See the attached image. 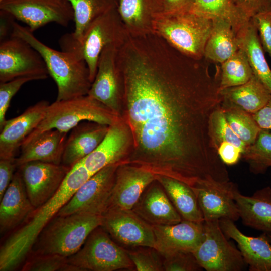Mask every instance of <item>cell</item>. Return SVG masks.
Segmentation results:
<instances>
[{
  "mask_svg": "<svg viewBox=\"0 0 271 271\" xmlns=\"http://www.w3.org/2000/svg\"><path fill=\"white\" fill-rule=\"evenodd\" d=\"M126 251L137 270H164L163 257L154 248L139 246Z\"/></svg>",
  "mask_w": 271,
  "mask_h": 271,
  "instance_id": "obj_39",
  "label": "cell"
},
{
  "mask_svg": "<svg viewBox=\"0 0 271 271\" xmlns=\"http://www.w3.org/2000/svg\"><path fill=\"white\" fill-rule=\"evenodd\" d=\"M22 271H81L68 262V257L58 254L30 253L23 262Z\"/></svg>",
  "mask_w": 271,
  "mask_h": 271,
  "instance_id": "obj_38",
  "label": "cell"
},
{
  "mask_svg": "<svg viewBox=\"0 0 271 271\" xmlns=\"http://www.w3.org/2000/svg\"><path fill=\"white\" fill-rule=\"evenodd\" d=\"M117 9L129 35L154 32L157 18L166 12L165 0H117Z\"/></svg>",
  "mask_w": 271,
  "mask_h": 271,
  "instance_id": "obj_24",
  "label": "cell"
},
{
  "mask_svg": "<svg viewBox=\"0 0 271 271\" xmlns=\"http://www.w3.org/2000/svg\"><path fill=\"white\" fill-rule=\"evenodd\" d=\"M210 36L206 42L204 58L207 62L222 63L238 49L236 33L231 23L223 18L212 19Z\"/></svg>",
  "mask_w": 271,
  "mask_h": 271,
  "instance_id": "obj_31",
  "label": "cell"
},
{
  "mask_svg": "<svg viewBox=\"0 0 271 271\" xmlns=\"http://www.w3.org/2000/svg\"><path fill=\"white\" fill-rule=\"evenodd\" d=\"M128 36L116 6L95 19L79 40L69 34L63 36L60 43L62 49L74 50L82 56L87 65L92 83L103 49L110 45L120 48Z\"/></svg>",
  "mask_w": 271,
  "mask_h": 271,
  "instance_id": "obj_6",
  "label": "cell"
},
{
  "mask_svg": "<svg viewBox=\"0 0 271 271\" xmlns=\"http://www.w3.org/2000/svg\"><path fill=\"white\" fill-rule=\"evenodd\" d=\"M204 222L183 220L172 225H152L155 249L162 257L178 251L193 252L203 240Z\"/></svg>",
  "mask_w": 271,
  "mask_h": 271,
  "instance_id": "obj_18",
  "label": "cell"
},
{
  "mask_svg": "<svg viewBox=\"0 0 271 271\" xmlns=\"http://www.w3.org/2000/svg\"><path fill=\"white\" fill-rule=\"evenodd\" d=\"M221 107L227 122L235 133L247 145L253 144L261 128L252 114L225 101H221Z\"/></svg>",
  "mask_w": 271,
  "mask_h": 271,
  "instance_id": "obj_34",
  "label": "cell"
},
{
  "mask_svg": "<svg viewBox=\"0 0 271 271\" xmlns=\"http://www.w3.org/2000/svg\"><path fill=\"white\" fill-rule=\"evenodd\" d=\"M11 36L27 42L42 56L49 74L57 85L56 100H67L88 94L92 82L87 65L79 53L71 50L54 49L40 41L27 27L14 21L12 24Z\"/></svg>",
  "mask_w": 271,
  "mask_h": 271,
  "instance_id": "obj_3",
  "label": "cell"
},
{
  "mask_svg": "<svg viewBox=\"0 0 271 271\" xmlns=\"http://www.w3.org/2000/svg\"><path fill=\"white\" fill-rule=\"evenodd\" d=\"M120 163L106 166L92 175L57 215L86 213L102 216L108 209L116 171Z\"/></svg>",
  "mask_w": 271,
  "mask_h": 271,
  "instance_id": "obj_11",
  "label": "cell"
},
{
  "mask_svg": "<svg viewBox=\"0 0 271 271\" xmlns=\"http://www.w3.org/2000/svg\"><path fill=\"white\" fill-rule=\"evenodd\" d=\"M116 116L103 104L88 94L56 100L49 105L41 122L26 138L22 146L47 130L57 129L68 133L85 121L110 125L117 119Z\"/></svg>",
  "mask_w": 271,
  "mask_h": 271,
  "instance_id": "obj_7",
  "label": "cell"
},
{
  "mask_svg": "<svg viewBox=\"0 0 271 271\" xmlns=\"http://www.w3.org/2000/svg\"><path fill=\"white\" fill-rule=\"evenodd\" d=\"M118 243L129 247H150L155 249L152 225L132 209L112 207L102 215L100 226Z\"/></svg>",
  "mask_w": 271,
  "mask_h": 271,
  "instance_id": "obj_13",
  "label": "cell"
},
{
  "mask_svg": "<svg viewBox=\"0 0 271 271\" xmlns=\"http://www.w3.org/2000/svg\"><path fill=\"white\" fill-rule=\"evenodd\" d=\"M242 158L249 164L250 171L255 174L264 173L271 167V130L261 129Z\"/></svg>",
  "mask_w": 271,
  "mask_h": 271,
  "instance_id": "obj_36",
  "label": "cell"
},
{
  "mask_svg": "<svg viewBox=\"0 0 271 271\" xmlns=\"http://www.w3.org/2000/svg\"><path fill=\"white\" fill-rule=\"evenodd\" d=\"M0 10L26 24L33 32L52 22L67 27L74 19L68 0H7L0 3Z\"/></svg>",
  "mask_w": 271,
  "mask_h": 271,
  "instance_id": "obj_12",
  "label": "cell"
},
{
  "mask_svg": "<svg viewBox=\"0 0 271 271\" xmlns=\"http://www.w3.org/2000/svg\"><path fill=\"white\" fill-rule=\"evenodd\" d=\"M252 116L261 129L271 130V99Z\"/></svg>",
  "mask_w": 271,
  "mask_h": 271,
  "instance_id": "obj_46",
  "label": "cell"
},
{
  "mask_svg": "<svg viewBox=\"0 0 271 271\" xmlns=\"http://www.w3.org/2000/svg\"><path fill=\"white\" fill-rule=\"evenodd\" d=\"M74 13L75 28L72 37L79 40L98 17L117 6V0H68Z\"/></svg>",
  "mask_w": 271,
  "mask_h": 271,
  "instance_id": "obj_33",
  "label": "cell"
},
{
  "mask_svg": "<svg viewBox=\"0 0 271 271\" xmlns=\"http://www.w3.org/2000/svg\"><path fill=\"white\" fill-rule=\"evenodd\" d=\"M155 181L145 189L132 210L152 225H172L181 222L183 219L165 190Z\"/></svg>",
  "mask_w": 271,
  "mask_h": 271,
  "instance_id": "obj_22",
  "label": "cell"
},
{
  "mask_svg": "<svg viewBox=\"0 0 271 271\" xmlns=\"http://www.w3.org/2000/svg\"><path fill=\"white\" fill-rule=\"evenodd\" d=\"M235 6L248 19L271 6V0H232Z\"/></svg>",
  "mask_w": 271,
  "mask_h": 271,
  "instance_id": "obj_43",
  "label": "cell"
},
{
  "mask_svg": "<svg viewBox=\"0 0 271 271\" xmlns=\"http://www.w3.org/2000/svg\"><path fill=\"white\" fill-rule=\"evenodd\" d=\"M219 224L225 236L237 243L250 271H271V244L266 233L251 237L241 232L231 220L221 219Z\"/></svg>",
  "mask_w": 271,
  "mask_h": 271,
  "instance_id": "obj_23",
  "label": "cell"
},
{
  "mask_svg": "<svg viewBox=\"0 0 271 271\" xmlns=\"http://www.w3.org/2000/svg\"><path fill=\"white\" fill-rule=\"evenodd\" d=\"M101 223V215H56L40 232L29 254L69 257L80 249L89 234Z\"/></svg>",
  "mask_w": 271,
  "mask_h": 271,
  "instance_id": "obj_4",
  "label": "cell"
},
{
  "mask_svg": "<svg viewBox=\"0 0 271 271\" xmlns=\"http://www.w3.org/2000/svg\"><path fill=\"white\" fill-rule=\"evenodd\" d=\"M68 261L81 271H113L134 267L126 250L101 226L89 234L80 249L68 257Z\"/></svg>",
  "mask_w": 271,
  "mask_h": 271,
  "instance_id": "obj_8",
  "label": "cell"
},
{
  "mask_svg": "<svg viewBox=\"0 0 271 271\" xmlns=\"http://www.w3.org/2000/svg\"><path fill=\"white\" fill-rule=\"evenodd\" d=\"M217 152L219 158L225 165H235L242 158V151L234 144L227 142L221 143Z\"/></svg>",
  "mask_w": 271,
  "mask_h": 271,
  "instance_id": "obj_44",
  "label": "cell"
},
{
  "mask_svg": "<svg viewBox=\"0 0 271 271\" xmlns=\"http://www.w3.org/2000/svg\"><path fill=\"white\" fill-rule=\"evenodd\" d=\"M109 125L85 121L70 131L67 137L61 164L71 168L92 153L105 137Z\"/></svg>",
  "mask_w": 271,
  "mask_h": 271,
  "instance_id": "obj_25",
  "label": "cell"
},
{
  "mask_svg": "<svg viewBox=\"0 0 271 271\" xmlns=\"http://www.w3.org/2000/svg\"><path fill=\"white\" fill-rule=\"evenodd\" d=\"M49 72L40 54L22 39L11 36L0 43V83L21 78H48Z\"/></svg>",
  "mask_w": 271,
  "mask_h": 271,
  "instance_id": "obj_9",
  "label": "cell"
},
{
  "mask_svg": "<svg viewBox=\"0 0 271 271\" xmlns=\"http://www.w3.org/2000/svg\"><path fill=\"white\" fill-rule=\"evenodd\" d=\"M67 133L57 129L49 130L23 145L20 154L15 160L17 168L32 161L61 164Z\"/></svg>",
  "mask_w": 271,
  "mask_h": 271,
  "instance_id": "obj_26",
  "label": "cell"
},
{
  "mask_svg": "<svg viewBox=\"0 0 271 271\" xmlns=\"http://www.w3.org/2000/svg\"><path fill=\"white\" fill-rule=\"evenodd\" d=\"M219 90L242 85L253 75L247 56L241 49L221 63Z\"/></svg>",
  "mask_w": 271,
  "mask_h": 271,
  "instance_id": "obj_35",
  "label": "cell"
},
{
  "mask_svg": "<svg viewBox=\"0 0 271 271\" xmlns=\"http://www.w3.org/2000/svg\"><path fill=\"white\" fill-rule=\"evenodd\" d=\"M236 35L239 48L246 55L253 74L271 94V68L265 58L257 29L251 19Z\"/></svg>",
  "mask_w": 271,
  "mask_h": 271,
  "instance_id": "obj_28",
  "label": "cell"
},
{
  "mask_svg": "<svg viewBox=\"0 0 271 271\" xmlns=\"http://www.w3.org/2000/svg\"><path fill=\"white\" fill-rule=\"evenodd\" d=\"M117 62L137 160L157 175L189 186L214 176L222 165L209 135L220 105L219 78L207 63L189 58L155 33L128 36Z\"/></svg>",
  "mask_w": 271,
  "mask_h": 271,
  "instance_id": "obj_1",
  "label": "cell"
},
{
  "mask_svg": "<svg viewBox=\"0 0 271 271\" xmlns=\"http://www.w3.org/2000/svg\"><path fill=\"white\" fill-rule=\"evenodd\" d=\"M234 196L243 224L271 233V187L259 189L252 196L242 195L237 189Z\"/></svg>",
  "mask_w": 271,
  "mask_h": 271,
  "instance_id": "obj_27",
  "label": "cell"
},
{
  "mask_svg": "<svg viewBox=\"0 0 271 271\" xmlns=\"http://www.w3.org/2000/svg\"><path fill=\"white\" fill-rule=\"evenodd\" d=\"M191 10L211 20L220 18L227 20L236 33L250 20L232 0H194Z\"/></svg>",
  "mask_w": 271,
  "mask_h": 271,
  "instance_id": "obj_32",
  "label": "cell"
},
{
  "mask_svg": "<svg viewBox=\"0 0 271 271\" xmlns=\"http://www.w3.org/2000/svg\"><path fill=\"white\" fill-rule=\"evenodd\" d=\"M266 234L267 238L269 242L271 244V233H266Z\"/></svg>",
  "mask_w": 271,
  "mask_h": 271,
  "instance_id": "obj_48",
  "label": "cell"
},
{
  "mask_svg": "<svg viewBox=\"0 0 271 271\" xmlns=\"http://www.w3.org/2000/svg\"><path fill=\"white\" fill-rule=\"evenodd\" d=\"M156 177V174L144 167L120 163L116 171L108 209H132Z\"/></svg>",
  "mask_w": 271,
  "mask_h": 271,
  "instance_id": "obj_17",
  "label": "cell"
},
{
  "mask_svg": "<svg viewBox=\"0 0 271 271\" xmlns=\"http://www.w3.org/2000/svg\"><path fill=\"white\" fill-rule=\"evenodd\" d=\"M221 101H225L254 114L271 99V94L254 75L244 84L219 90Z\"/></svg>",
  "mask_w": 271,
  "mask_h": 271,
  "instance_id": "obj_30",
  "label": "cell"
},
{
  "mask_svg": "<svg viewBox=\"0 0 271 271\" xmlns=\"http://www.w3.org/2000/svg\"><path fill=\"white\" fill-rule=\"evenodd\" d=\"M203 240L193 252L207 271H241L247 265L239 249L228 240L219 220L204 221Z\"/></svg>",
  "mask_w": 271,
  "mask_h": 271,
  "instance_id": "obj_10",
  "label": "cell"
},
{
  "mask_svg": "<svg viewBox=\"0 0 271 271\" xmlns=\"http://www.w3.org/2000/svg\"><path fill=\"white\" fill-rule=\"evenodd\" d=\"M91 176L81 161L71 168L57 193L35 208L1 245V271L14 270L24 262L40 232Z\"/></svg>",
  "mask_w": 271,
  "mask_h": 271,
  "instance_id": "obj_2",
  "label": "cell"
},
{
  "mask_svg": "<svg viewBox=\"0 0 271 271\" xmlns=\"http://www.w3.org/2000/svg\"><path fill=\"white\" fill-rule=\"evenodd\" d=\"M165 12H180L191 10L194 0H165Z\"/></svg>",
  "mask_w": 271,
  "mask_h": 271,
  "instance_id": "obj_47",
  "label": "cell"
},
{
  "mask_svg": "<svg viewBox=\"0 0 271 271\" xmlns=\"http://www.w3.org/2000/svg\"><path fill=\"white\" fill-rule=\"evenodd\" d=\"M49 103L41 100L23 113L7 120L0 129V159H15L18 149L44 118Z\"/></svg>",
  "mask_w": 271,
  "mask_h": 271,
  "instance_id": "obj_19",
  "label": "cell"
},
{
  "mask_svg": "<svg viewBox=\"0 0 271 271\" xmlns=\"http://www.w3.org/2000/svg\"><path fill=\"white\" fill-rule=\"evenodd\" d=\"M0 232H12L20 226L35 209L27 195L20 171L0 199Z\"/></svg>",
  "mask_w": 271,
  "mask_h": 271,
  "instance_id": "obj_21",
  "label": "cell"
},
{
  "mask_svg": "<svg viewBox=\"0 0 271 271\" xmlns=\"http://www.w3.org/2000/svg\"><path fill=\"white\" fill-rule=\"evenodd\" d=\"M251 20L257 29L264 52L271 59V6L255 14Z\"/></svg>",
  "mask_w": 271,
  "mask_h": 271,
  "instance_id": "obj_42",
  "label": "cell"
},
{
  "mask_svg": "<svg viewBox=\"0 0 271 271\" xmlns=\"http://www.w3.org/2000/svg\"><path fill=\"white\" fill-rule=\"evenodd\" d=\"M129 139L127 127L117 119L109 125L98 146L81 161L91 175L106 166L120 163L126 152Z\"/></svg>",
  "mask_w": 271,
  "mask_h": 271,
  "instance_id": "obj_20",
  "label": "cell"
},
{
  "mask_svg": "<svg viewBox=\"0 0 271 271\" xmlns=\"http://www.w3.org/2000/svg\"><path fill=\"white\" fill-rule=\"evenodd\" d=\"M15 159H0V199L11 182L17 168Z\"/></svg>",
  "mask_w": 271,
  "mask_h": 271,
  "instance_id": "obj_45",
  "label": "cell"
},
{
  "mask_svg": "<svg viewBox=\"0 0 271 271\" xmlns=\"http://www.w3.org/2000/svg\"><path fill=\"white\" fill-rule=\"evenodd\" d=\"M5 1H7V0H0V3L3 2Z\"/></svg>",
  "mask_w": 271,
  "mask_h": 271,
  "instance_id": "obj_49",
  "label": "cell"
},
{
  "mask_svg": "<svg viewBox=\"0 0 271 271\" xmlns=\"http://www.w3.org/2000/svg\"><path fill=\"white\" fill-rule=\"evenodd\" d=\"M209 135L211 144L217 151L224 142L234 144L242 152L249 146L235 133L227 122L221 104L211 114L209 121Z\"/></svg>",
  "mask_w": 271,
  "mask_h": 271,
  "instance_id": "obj_37",
  "label": "cell"
},
{
  "mask_svg": "<svg viewBox=\"0 0 271 271\" xmlns=\"http://www.w3.org/2000/svg\"><path fill=\"white\" fill-rule=\"evenodd\" d=\"M195 192L204 221L240 218L234 199L236 185L229 181H203L191 187Z\"/></svg>",
  "mask_w": 271,
  "mask_h": 271,
  "instance_id": "obj_15",
  "label": "cell"
},
{
  "mask_svg": "<svg viewBox=\"0 0 271 271\" xmlns=\"http://www.w3.org/2000/svg\"><path fill=\"white\" fill-rule=\"evenodd\" d=\"M34 80L30 77H21L0 83V129L6 121V114L13 97L26 83Z\"/></svg>",
  "mask_w": 271,
  "mask_h": 271,
  "instance_id": "obj_41",
  "label": "cell"
},
{
  "mask_svg": "<svg viewBox=\"0 0 271 271\" xmlns=\"http://www.w3.org/2000/svg\"><path fill=\"white\" fill-rule=\"evenodd\" d=\"M119 48L110 45L103 49L99 57L95 78L88 93L116 115L119 112L122 95L117 62Z\"/></svg>",
  "mask_w": 271,
  "mask_h": 271,
  "instance_id": "obj_16",
  "label": "cell"
},
{
  "mask_svg": "<svg viewBox=\"0 0 271 271\" xmlns=\"http://www.w3.org/2000/svg\"><path fill=\"white\" fill-rule=\"evenodd\" d=\"M18 168L35 208L47 202L57 193L71 169L61 164L41 161L29 162Z\"/></svg>",
  "mask_w": 271,
  "mask_h": 271,
  "instance_id": "obj_14",
  "label": "cell"
},
{
  "mask_svg": "<svg viewBox=\"0 0 271 271\" xmlns=\"http://www.w3.org/2000/svg\"><path fill=\"white\" fill-rule=\"evenodd\" d=\"M166 271H199L202 267L192 252L178 251L163 256Z\"/></svg>",
  "mask_w": 271,
  "mask_h": 271,
  "instance_id": "obj_40",
  "label": "cell"
},
{
  "mask_svg": "<svg viewBox=\"0 0 271 271\" xmlns=\"http://www.w3.org/2000/svg\"><path fill=\"white\" fill-rule=\"evenodd\" d=\"M156 180L163 187L183 220L204 222L196 194L190 186L164 175H156Z\"/></svg>",
  "mask_w": 271,
  "mask_h": 271,
  "instance_id": "obj_29",
  "label": "cell"
},
{
  "mask_svg": "<svg viewBox=\"0 0 271 271\" xmlns=\"http://www.w3.org/2000/svg\"><path fill=\"white\" fill-rule=\"evenodd\" d=\"M212 20L193 11L164 12L154 24L156 33L183 55L196 60L204 58Z\"/></svg>",
  "mask_w": 271,
  "mask_h": 271,
  "instance_id": "obj_5",
  "label": "cell"
}]
</instances>
